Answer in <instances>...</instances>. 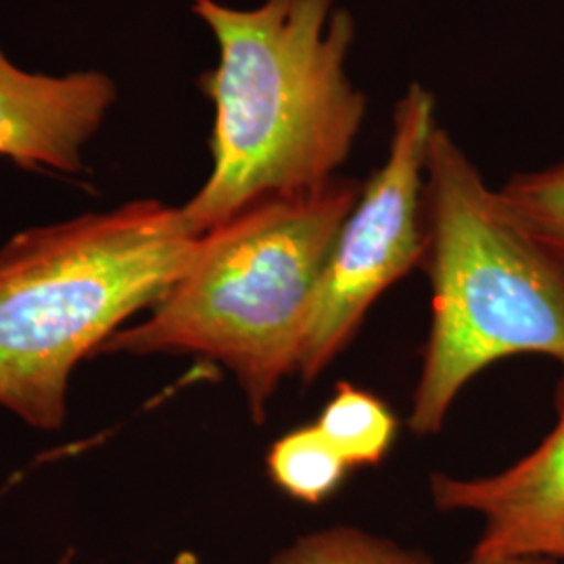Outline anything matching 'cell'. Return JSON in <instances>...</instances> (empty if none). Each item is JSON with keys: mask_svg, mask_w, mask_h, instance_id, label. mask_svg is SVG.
<instances>
[{"mask_svg": "<svg viewBox=\"0 0 564 564\" xmlns=\"http://www.w3.org/2000/svg\"><path fill=\"white\" fill-rule=\"evenodd\" d=\"M218 42L199 78L214 105L212 172L181 205L202 237L245 207L339 176L368 99L347 74L356 20L341 0H262L239 9L191 0Z\"/></svg>", "mask_w": 564, "mask_h": 564, "instance_id": "obj_1", "label": "cell"}, {"mask_svg": "<svg viewBox=\"0 0 564 564\" xmlns=\"http://www.w3.org/2000/svg\"><path fill=\"white\" fill-rule=\"evenodd\" d=\"M360 193L362 182L335 176L245 207L197 239L149 318L123 326L101 354L220 362L262 423L276 389L300 368L324 268Z\"/></svg>", "mask_w": 564, "mask_h": 564, "instance_id": "obj_2", "label": "cell"}, {"mask_svg": "<svg viewBox=\"0 0 564 564\" xmlns=\"http://www.w3.org/2000/svg\"><path fill=\"white\" fill-rule=\"evenodd\" d=\"M197 239L181 207L126 203L25 230L0 249V405L59 429L76 366L178 281Z\"/></svg>", "mask_w": 564, "mask_h": 564, "instance_id": "obj_3", "label": "cell"}, {"mask_svg": "<svg viewBox=\"0 0 564 564\" xmlns=\"http://www.w3.org/2000/svg\"><path fill=\"white\" fill-rule=\"evenodd\" d=\"M424 224L433 314L408 419L419 437L442 431L464 387L491 364L545 356L564 370V263L440 126L429 144Z\"/></svg>", "mask_w": 564, "mask_h": 564, "instance_id": "obj_4", "label": "cell"}, {"mask_svg": "<svg viewBox=\"0 0 564 564\" xmlns=\"http://www.w3.org/2000/svg\"><path fill=\"white\" fill-rule=\"evenodd\" d=\"M435 130L437 99L412 82L395 102L387 158L364 182L324 268L297 368L305 383L341 356L384 291L423 265L424 184Z\"/></svg>", "mask_w": 564, "mask_h": 564, "instance_id": "obj_5", "label": "cell"}, {"mask_svg": "<svg viewBox=\"0 0 564 564\" xmlns=\"http://www.w3.org/2000/svg\"><path fill=\"white\" fill-rule=\"evenodd\" d=\"M558 421L544 442L505 470L460 479L431 477L433 505L475 512L484 531L470 558H547L564 564V377L556 389Z\"/></svg>", "mask_w": 564, "mask_h": 564, "instance_id": "obj_6", "label": "cell"}, {"mask_svg": "<svg viewBox=\"0 0 564 564\" xmlns=\"http://www.w3.org/2000/svg\"><path fill=\"white\" fill-rule=\"evenodd\" d=\"M118 101L107 74L25 72L0 48V158L25 170L76 174L82 151Z\"/></svg>", "mask_w": 564, "mask_h": 564, "instance_id": "obj_7", "label": "cell"}, {"mask_svg": "<svg viewBox=\"0 0 564 564\" xmlns=\"http://www.w3.org/2000/svg\"><path fill=\"white\" fill-rule=\"evenodd\" d=\"M316 426L349 468L383 463L398 435L391 408L375 393L345 381L335 387Z\"/></svg>", "mask_w": 564, "mask_h": 564, "instance_id": "obj_8", "label": "cell"}, {"mask_svg": "<svg viewBox=\"0 0 564 564\" xmlns=\"http://www.w3.org/2000/svg\"><path fill=\"white\" fill-rule=\"evenodd\" d=\"M272 484L302 505L318 506L341 487L351 470L314 424L279 437L265 456Z\"/></svg>", "mask_w": 564, "mask_h": 564, "instance_id": "obj_9", "label": "cell"}, {"mask_svg": "<svg viewBox=\"0 0 564 564\" xmlns=\"http://www.w3.org/2000/svg\"><path fill=\"white\" fill-rule=\"evenodd\" d=\"M270 564H433L421 550L372 535L358 527L339 524L297 538L282 547Z\"/></svg>", "mask_w": 564, "mask_h": 564, "instance_id": "obj_10", "label": "cell"}, {"mask_svg": "<svg viewBox=\"0 0 564 564\" xmlns=\"http://www.w3.org/2000/svg\"><path fill=\"white\" fill-rule=\"evenodd\" d=\"M498 191L514 218L564 263V160L519 172Z\"/></svg>", "mask_w": 564, "mask_h": 564, "instance_id": "obj_11", "label": "cell"}, {"mask_svg": "<svg viewBox=\"0 0 564 564\" xmlns=\"http://www.w3.org/2000/svg\"><path fill=\"white\" fill-rule=\"evenodd\" d=\"M463 564H556L547 558H496V561H479V558H470Z\"/></svg>", "mask_w": 564, "mask_h": 564, "instance_id": "obj_12", "label": "cell"}, {"mask_svg": "<svg viewBox=\"0 0 564 564\" xmlns=\"http://www.w3.org/2000/svg\"><path fill=\"white\" fill-rule=\"evenodd\" d=\"M172 564H199V558L193 554V552H181Z\"/></svg>", "mask_w": 564, "mask_h": 564, "instance_id": "obj_13", "label": "cell"}, {"mask_svg": "<svg viewBox=\"0 0 564 564\" xmlns=\"http://www.w3.org/2000/svg\"><path fill=\"white\" fill-rule=\"evenodd\" d=\"M72 561H74V556H72V552H67V554L61 556V561L57 564H72Z\"/></svg>", "mask_w": 564, "mask_h": 564, "instance_id": "obj_14", "label": "cell"}]
</instances>
